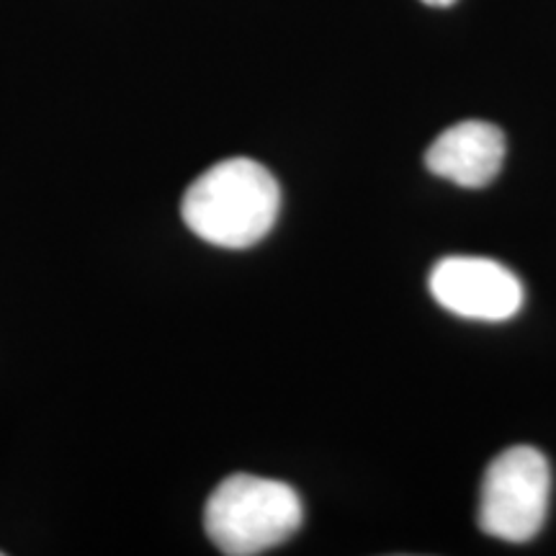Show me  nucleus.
<instances>
[{"mask_svg": "<svg viewBox=\"0 0 556 556\" xmlns=\"http://www.w3.org/2000/svg\"><path fill=\"white\" fill-rule=\"evenodd\" d=\"M281 189L261 163L232 157L193 180L180 201L186 227L217 248L242 250L276 225Z\"/></svg>", "mask_w": 556, "mask_h": 556, "instance_id": "f257e3e1", "label": "nucleus"}, {"mask_svg": "<svg viewBox=\"0 0 556 556\" xmlns=\"http://www.w3.org/2000/svg\"><path fill=\"white\" fill-rule=\"evenodd\" d=\"M302 520L304 505L294 486L253 475L222 479L204 507L208 539L227 556L268 552L294 536Z\"/></svg>", "mask_w": 556, "mask_h": 556, "instance_id": "f03ea898", "label": "nucleus"}, {"mask_svg": "<svg viewBox=\"0 0 556 556\" xmlns=\"http://www.w3.org/2000/svg\"><path fill=\"white\" fill-rule=\"evenodd\" d=\"M552 497V467L533 446H513L486 467L479 492V528L486 536L526 544L544 526Z\"/></svg>", "mask_w": 556, "mask_h": 556, "instance_id": "7ed1b4c3", "label": "nucleus"}, {"mask_svg": "<svg viewBox=\"0 0 556 556\" xmlns=\"http://www.w3.org/2000/svg\"><path fill=\"white\" fill-rule=\"evenodd\" d=\"M430 294L443 309L458 317L505 323L523 307V283L503 263L471 255L438 261L428 278Z\"/></svg>", "mask_w": 556, "mask_h": 556, "instance_id": "20e7f679", "label": "nucleus"}, {"mask_svg": "<svg viewBox=\"0 0 556 556\" xmlns=\"http://www.w3.org/2000/svg\"><path fill=\"white\" fill-rule=\"evenodd\" d=\"M505 135L490 122H462L443 131L426 152V165L462 189H482L503 168Z\"/></svg>", "mask_w": 556, "mask_h": 556, "instance_id": "39448f33", "label": "nucleus"}, {"mask_svg": "<svg viewBox=\"0 0 556 556\" xmlns=\"http://www.w3.org/2000/svg\"><path fill=\"white\" fill-rule=\"evenodd\" d=\"M426 5H435V9H448V5H454L456 0H422Z\"/></svg>", "mask_w": 556, "mask_h": 556, "instance_id": "423d86ee", "label": "nucleus"}, {"mask_svg": "<svg viewBox=\"0 0 556 556\" xmlns=\"http://www.w3.org/2000/svg\"><path fill=\"white\" fill-rule=\"evenodd\" d=\"M0 556H3V552H0Z\"/></svg>", "mask_w": 556, "mask_h": 556, "instance_id": "0eeeda50", "label": "nucleus"}]
</instances>
